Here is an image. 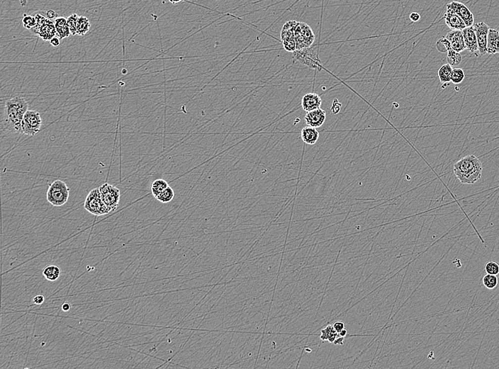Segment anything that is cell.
I'll return each mask as SVG.
<instances>
[{
    "instance_id": "7a4b0ae2",
    "label": "cell",
    "mask_w": 499,
    "mask_h": 369,
    "mask_svg": "<svg viewBox=\"0 0 499 369\" xmlns=\"http://www.w3.org/2000/svg\"><path fill=\"white\" fill-rule=\"evenodd\" d=\"M482 170L480 160L474 155L459 159L453 166L454 175L463 184H474L482 178Z\"/></svg>"
},
{
    "instance_id": "484cf974",
    "label": "cell",
    "mask_w": 499,
    "mask_h": 369,
    "mask_svg": "<svg viewBox=\"0 0 499 369\" xmlns=\"http://www.w3.org/2000/svg\"><path fill=\"white\" fill-rule=\"evenodd\" d=\"M462 55L459 52L450 49L448 51L447 55V61L451 66H456L459 65L462 61Z\"/></svg>"
},
{
    "instance_id": "cb8c5ba5",
    "label": "cell",
    "mask_w": 499,
    "mask_h": 369,
    "mask_svg": "<svg viewBox=\"0 0 499 369\" xmlns=\"http://www.w3.org/2000/svg\"><path fill=\"white\" fill-rule=\"evenodd\" d=\"M167 187H169V185L166 180L157 179L152 182V185H151V192H152L154 198H157L162 192L166 189Z\"/></svg>"
},
{
    "instance_id": "4316f807",
    "label": "cell",
    "mask_w": 499,
    "mask_h": 369,
    "mask_svg": "<svg viewBox=\"0 0 499 369\" xmlns=\"http://www.w3.org/2000/svg\"><path fill=\"white\" fill-rule=\"evenodd\" d=\"M483 284L489 290H493L498 285V278L497 275L487 274L483 278Z\"/></svg>"
},
{
    "instance_id": "d6a6232c",
    "label": "cell",
    "mask_w": 499,
    "mask_h": 369,
    "mask_svg": "<svg viewBox=\"0 0 499 369\" xmlns=\"http://www.w3.org/2000/svg\"><path fill=\"white\" fill-rule=\"evenodd\" d=\"M342 106V104L340 103L339 101L337 99H335L332 103V106H331V110L332 111L333 114H338L341 111V108Z\"/></svg>"
},
{
    "instance_id": "d6986e66",
    "label": "cell",
    "mask_w": 499,
    "mask_h": 369,
    "mask_svg": "<svg viewBox=\"0 0 499 369\" xmlns=\"http://www.w3.org/2000/svg\"><path fill=\"white\" fill-rule=\"evenodd\" d=\"M487 53H499V32L495 29H489L487 39Z\"/></svg>"
},
{
    "instance_id": "e575fe53",
    "label": "cell",
    "mask_w": 499,
    "mask_h": 369,
    "mask_svg": "<svg viewBox=\"0 0 499 369\" xmlns=\"http://www.w3.org/2000/svg\"><path fill=\"white\" fill-rule=\"evenodd\" d=\"M44 301H45V298L42 295H37L33 298V303L35 305H42L44 303Z\"/></svg>"
},
{
    "instance_id": "4dcf8cb0",
    "label": "cell",
    "mask_w": 499,
    "mask_h": 369,
    "mask_svg": "<svg viewBox=\"0 0 499 369\" xmlns=\"http://www.w3.org/2000/svg\"><path fill=\"white\" fill-rule=\"evenodd\" d=\"M23 27L26 29H32L37 24L35 16L24 14L22 18Z\"/></svg>"
},
{
    "instance_id": "7c38bea8",
    "label": "cell",
    "mask_w": 499,
    "mask_h": 369,
    "mask_svg": "<svg viewBox=\"0 0 499 369\" xmlns=\"http://www.w3.org/2000/svg\"><path fill=\"white\" fill-rule=\"evenodd\" d=\"M304 119L307 125L317 129V128L322 127L326 121V112L323 109L319 108V109L307 112Z\"/></svg>"
},
{
    "instance_id": "603a6c76",
    "label": "cell",
    "mask_w": 499,
    "mask_h": 369,
    "mask_svg": "<svg viewBox=\"0 0 499 369\" xmlns=\"http://www.w3.org/2000/svg\"><path fill=\"white\" fill-rule=\"evenodd\" d=\"M91 28V23L88 17L85 16H79L78 24H77V35L83 37L88 34Z\"/></svg>"
},
{
    "instance_id": "ac0fdd59",
    "label": "cell",
    "mask_w": 499,
    "mask_h": 369,
    "mask_svg": "<svg viewBox=\"0 0 499 369\" xmlns=\"http://www.w3.org/2000/svg\"><path fill=\"white\" fill-rule=\"evenodd\" d=\"M302 141L308 145H313L319 139V132L316 128L306 126L302 129L301 132Z\"/></svg>"
},
{
    "instance_id": "3957f363",
    "label": "cell",
    "mask_w": 499,
    "mask_h": 369,
    "mask_svg": "<svg viewBox=\"0 0 499 369\" xmlns=\"http://www.w3.org/2000/svg\"><path fill=\"white\" fill-rule=\"evenodd\" d=\"M70 188L65 182L56 180L49 185L47 193V201L52 206H64L68 201Z\"/></svg>"
},
{
    "instance_id": "5b68a950",
    "label": "cell",
    "mask_w": 499,
    "mask_h": 369,
    "mask_svg": "<svg viewBox=\"0 0 499 369\" xmlns=\"http://www.w3.org/2000/svg\"><path fill=\"white\" fill-rule=\"evenodd\" d=\"M84 208L89 212L96 216H101L110 212L109 210L101 199L99 189H94L90 191L85 200Z\"/></svg>"
},
{
    "instance_id": "8992f818",
    "label": "cell",
    "mask_w": 499,
    "mask_h": 369,
    "mask_svg": "<svg viewBox=\"0 0 499 369\" xmlns=\"http://www.w3.org/2000/svg\"><path fill=\"white\" fill-rule=\"evenodd\" d=\"M42 126V116L39 111L35 110L26 111L21 123L22 133L26 135L34 137L40 132Z\"/></svg>"
},
{
    "instance_id": "7402d4cb",
    "label": "cell",
    "mask_w": 499,
    "mask_h": 369,
    "mask_svg": "<svg viewBox=\"0 0 499 369\" xmlns=\"http://www.w3.org/2000/svg\"><path fill=\"white\" fill-rule=\"evenodd\" d=\"M453 68L449 64H445L438 70V77L443 84H448L452 80Z\"/></svg>"
},
{
    "instance_id": "d590c367",
    "label": "cell",
    "mask_w": 499,
    "mask_h": 369,
    "mask_svg": "<svg viewBox=\"0 0 499 369\" xmlns=\"http://www.w3.org/2000/svg\"><path fill=\"white\" fill-rule=\"evenodd\" d=\"M50 45L53 47H57L60 46V39L58 37L55 36V37L52 38L51 40L50 41Z\"/></svg>"
},
{
    "instance_id": "ffe728a7",
    "label": "cell",
    "mask_w": 499,
    "mask_h": 369,
    "mask_svg": "<svg viewBox=\"0 0 499 369\" xmlns=\"http://www.w3.org/2000/svg\"><path fill=\"white\" fill-rule=\"evenodd\" d=\"M54 24H55L57 36L60 39L68 38L71 35V33H70V29L68 27L67 18L59 16L54 21Z\"/></svg>"
},
{
    "instance_id": "44dd1931",
    "label": "cell",
    "mask_w": 499,
    "mask_h": 369,
    "mask_svg": "<svg viewBox=\"0 0 499 369\" xmlns=\"http://www.w3.org/2000/svg\"><path fill=\"white\" fill-rule=\"evenodd\" d=\"M61 270L57 265H47L43 270V275L46 279L49 281H55L60 278Z\"/></svg>"
},
{
    "instance_id": "ab89813d",
    "label": "cell",
    "mask_w": 499,
    "mask_h": 369,
    "mask_svg": "<svg viewBox=\"0 0 499 369\" xmlns=\"http://www.w3.org/2000/svg\"><path fill=\"white\" fill-rule=\"evenodd\" d=\"M62 310L64 312H68L70 310V303H65L62 305Z\"/></svg>"
},
{
    "instance_id": "8fae6325",
    "label": "cell",
    "mask_w": 499,
    "mask_h": 369,
    "mask_svg": "<svg viewBox=\"0 0 499 369\" xmlns=\"http://www.w3.org/2000/svg\"><path fill=\"white\" fill-rule=\"evenodd\" d=\"M474 28L477 36L479 53L482 55H486L487 53V39L490 28L484 22L474 24Z\"/></svg>"
},
{
    "instance_id": "9c48e42d",
    "label": "cell",
    "mask_w": 499,
    "mask_h": 369,
    "mask_svg": "<svg viewBox=\"0 0 499 369\" xmlns=\"http://www.w3.org/2000/svg\"><path fill=\"white\" fill-rule=\"evenodd\" d=\"M297 21H287L283 26L281 32V39L285 50L289 52H295L297 50L295 42V29L297 24Z\"/></svg>"
},
{
    "instance_id": "1f68e13d",
    "label": "cell",
    "mask_w": 499,
    "mask_h": 369,
    "mask_svg": "<svg viewBox=\"0 0 499 369\" xmlns=\"http://www.w3.org/2000/svg\"><path fill=\"white\" fill-rule=\"evenodd\" d=\"M485 270L487 274L497 275L499 274V265L497 262H489L486 264Z\"/></svg>"
},
{
    "instance_id": "30bf717a",
    "label": "cell",
    "mask_w": 499,
    "mask_h": 369,
    "mask_svg": "<svg viewBox=\"0 0 499 369\" xmlns=\"http://www.w3.org/2000/svg\"><path fill=\"white\" fill-rule=\"evenodd\" d=\"M447 9L452 11L464 21L466 27H472L474 23V17L472 11L465 4L459 1H454L447 4Z\"/></svg>"
},
{
    "instance_id": "f1b7e54d",
    "label": "cell",
    "mask_w": 499,
    "mask_h": 369,
    "mask_svg": "<svg viewBox=\"0 0 499 369\" xmlns=\"http://www.w3.org/2000/svg\"><path fill=\"white\" fill-rule=\"evenodd\" d=\"M465 78V73L461 68H454L452 70V82L454 84H459Z\"/></svg>"
},
{
    "instance_id": "f35d334b",
    "label": "cell",
    "mask_w": 499,
    "mask_h": 369,
    "mask_svg": "<svg viewBox=\"0 0 499 369\" xmlns=\"http://www.w3.org/2000/svg\"><path fill=\"white\" fill-rule=\"evenodd\" d=\"M343 341H344V337H341V336L339 335L337 338H336V340H335L333 343H334V344H336V345H343Z\"/></svg>"
},
{
    "instance_id": "74e56055",
    "label": "cell",
    "mask_w": 499,
    "mask_h": 369,
    "mask_svg": "<svg viewBox=\"0 0 499 369\" xmlns=\"http://www.w3.org/2000/svg\"><path fill=\"white\" fill-rule=\"evenodd\" d=\"M57 16L58 15H57V13L53 10H49L47 12V18L48 19H50V20L53 19H56V18H57Z\"/></svg>"
},
{
    "instance_id": "d4e9b609",
    "label": "cell",
    "mask_w": 499,
    "mask_h": 369,
    "mask_svg": "<svg viewBox=\"0 0 499 369\" xmlns=\"http://www.w3.org/2000/svg\"><path fill=\"white\" fill-rule=\"evenodd\" d=\"M174 198H175V192L171 187L169 186L163 192H162L155 199L160 203L166 204V203L171 202Z\"/></svg>"
},
{
    "instance_id": "8d00e7d4",
    "label": "cell",
    "mask_w": 499,
    "mask_h": 369,
    "mask_svg": "<svg viewBox=\"0 0 499 369\" xmlns=\"http://www.w3.org/2000/svg\"><path fill=\"white\" fill-rule=\"evenodd\" d=\"M409 18L413 22H417V21L421 19V15L418 12H415L414 11V12H412L410 14Z\"/></svg>"
},
{
    "instance_id": "4fadbf2b",
    "label": "cell",
    "mask_w": 499,
    "mask_h": 369,
    "mask_svg": "<svg viewBox=\"0 0 499 369\" xmlns=\"http://www.w3.org/2000/svg\"><path fill=\"white\" fill-rule=\"evenodd\" d=\"M462 34L466 49L468 50V52L470 53H476L477 51H479L477 36H476L474 26L467 27L463 29Z\"/></svg>"
},
{
    "instance_id": "60d3db41",
    "label": "cell",
    "mask_w": 499,
    "mask_h": 369,
    "mask_svg": "<svg viewBox=\"0 0 499 369\" xmlns=\"http://www.w3.org/2000/svg\"><path fill=\"white\" fill-rule=\"evenodd\" d=\"M338 334H339V335L341 336V337H346V336H347L348 334L347 329H346V328H345V329H343V330L341 331V332L338 333Z\"/></svg>"
},
{
    "instance_id": "277c9868",
    "label": "cell",
    "mask_w": 499,
    "mask_h": 369,
    "mask_svg": "<svg viewBox=\"0 0 499 369\" xmlns=\"http://www.w3.org/2000/svg\"><path fill=\"white\" fill-rule=\"evenodd\" d=\"M294 58L308 68L321 70L323 67L317 52L313 48L306 47L293 52Z\"/></svg>"
},
{
    "instance_id": "e0dca14e",
    "label": "cell",
    "mask_w": 499,
    "mask_h": 369,
    "mask_svg": "<svg viewBox=\"0 0 499 369\" xmlns=\"http://www.w3.org/2000/svg\"><path fill=\"white\" fill-rule=\"evenodd\" d=\"M444 19L448 27L452 30L462 31L467 27L464 21L457 14L449 9H447L446 11V14H444Z\"/></svg>"
},
{
    "instance_id": "b9f144b4",
    "label": "cell",
    "mask_w": 499,
    "mask_h": 369,
    "mask_svg": "<svg viewBox=\"0 0 499 369\" xmlns=\"http://www.w3.org/2000/svg\"><path fill=\"white\" fill-rule=\"evenodd\" d=\"M170 3L172 4H177V3L182 2V1H185V0H168Z\"/></svg>"
},
{
    "instance_id": "ba28073f",
    "label": "cell",
    "mask_w": 499,
    "mask_h": 369,
    "mask_svg": "<svg viewBox=\"0 0 499 369\" xmlns=\"http://www.w3.org/2000/svg\"><path fill=\"white\" fill-rule=\"evenodd\" d=\"M101 199L109 210L110 212L114 211L119 206L120 201V190L116 187L104 183L99 188Z\"/></svg>"
},
{
    "instance_id": "52a82bcc",
    "label": "cell",
    "mask_w": 499,
    "mask_h": 369,
    "mask_svg": "<svg viewBox=\"0 0 499 369\" xmlns=\"http://www.w3.org/2000/svg\"><path fill=\"white\" fill-rule=\"evenodd\" d=\"M295 37L297 50L311 47L315 40L314 34L311 27L302 22L297 23L295 29Z\"/></svg>"
},
{
    "instance_id": "2e32d148",
    "label": "cell",
    "mask_w": 499,
    "mask_h": 369,
    "mask_svg": "<svg viewBox=\"0 0 499 369\" xmlns=\"http://www.w3.org/2000/svg\"><path fill=\"white\" fill-rule=\"evenodd\" d=\"M34 32L38 34L39 37L45 42H48V41L50 42L52 38L55 37L57 34L55 24L48 18L42 27H39L37 30L34 31Z\"/></svg>"
},
{
    "instance_id": "9a60e30c",
    "label": "cell",
    "mask_w": 499,
    "mask_h": 369,
    "mask_svg": "<svg viewBox=\"0 0 499 369\" xmlns=\"http://www.w3.org/2000/svg\"><path fill=\"white\" fill-rule=\"evenodd\" d=\"M446 38L450 43L452 50L459 52V53L465 50L466 47L464 44L462 30H452L448 33Z\"/></svg>"
},
{
    "instance_id": "83f0119b",
    "label": "cell",
    "mask_w": 499,
    "mask_h": 369,
    "mask_svg": "<svg viewBox=\"0 0 499 369\" xmlns=\"http://www.w3.org/2000/svg\"><path fill=\"white\" fill-rule=\"evenodd\" d=\"M79 16L77 14H73L67 18L68 25L70 29L71 35H77V24H78Z\"/></svg>"
},
{
    "instance_id": "836d02e7",
    "label": "cell",
    "mask_w": 499,
    "mask_h": 369,
    "mask_svg": "<svg viewBox=\"0 0 499 369\" xmlns=\"http://www.w3.org/2000/svg\"><path fill=\"white\" fill-rule=\"evenodd\" d=\"M333 327H334L335 330L338 333H340L343 329L346 328V324L342 321H338L333 324Z\"/></svg>"
},
{
    "instance_id": "6da1fadb",
    "label": "cell",
    "mask_w": 499,
    "mask_h": 369,
    "mask_svg": "<svg viewBox=\"0 0 499 369\" xmlns=\"http://www.w3.org/2000/svg\"><path fill=\"white\" fill-rule=\"evenodd\" d=\"M29 103L21 97H14L6 101L3 115V127L11 133H22L21 123Z\"/></svg>"
},
{
    "instance_id": "5bb4252c",
    "label": "cell",
    "mask_w": 499,
    "mask_h": 369,
    "mask_svg": "<svg viewBox=\"0 0 499 369\" xmlns=\"http://www.w3.org/2000/svg\"><path fill=\"white\" fill-rule=\"evenodd\" d=\"M321 105H322V100H321V97L316 93H307L302 98V108L306 112L319 109Z\"/></svg>"
},
{
    "instance_id": "f546056e",
    "label": "cell",
    "mask_w": 499,
    "mask_h": 369,
    "mask_svg": "<svg viewBox=\"0 0 499 369\" xmlns=\"http://www.w3.org/2000/svg\"><path fill=\"white\" fill-rule=\"evenodd\" d=\"M436 48L439 52H448V51L452 49L451 48V44L449 41L446 39V37L441 38V39L438 41L436 44Z\"/></svg>"
}]
</instances>
